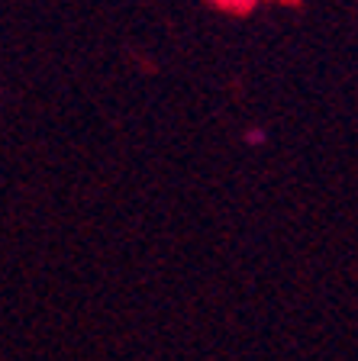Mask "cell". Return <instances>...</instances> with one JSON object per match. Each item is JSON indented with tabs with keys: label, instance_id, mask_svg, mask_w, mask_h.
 Returning <instances> with one entry per match:
<instances>
[{
	"label": "cell",
	"instance_id": "6da1fadb",
	"mask_svg": "<svg viewBox=\"0 0 358 361\" xmlns=\"http://www.w3.org/2000/svg\"><path fill=\"white\" fill-rule=\"evenodd\" d=\"M242 142H246V145H255V149H258V145L268 142V133H265L261 126H249L246 133H242Z\"/></svg>",
	"mask_w": 358,
	"mask_h": 361
}]
</instances>
